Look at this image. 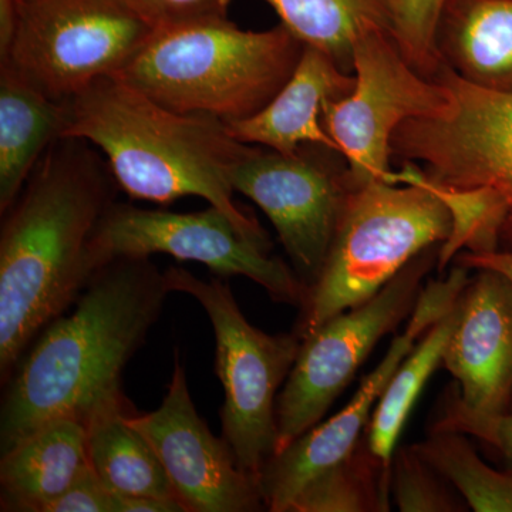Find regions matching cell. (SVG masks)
<instances>
[{
	"instance_id": "277c9868",
	"label": "cell",
	"mask_w": 512,
	"mask_h": 512,
	"mask_svg": "<svg viewBox=\"0 0 512 512\" xmlns=\"http://www.w3.org/2000/svg\"><path fill=\"white\" fill-rule=\"evenodd\" d=\"M450 104L444 113L404 121L392 138L397 165L446 202L453 231L440 245L443 272L460 252L512 251V94L480 89L441 66Z\"/></svg>"
},
{
	"instance_id": "ffe728a7",
	"label": "cell",
	"mask_w": 512,
	"mask_h": 512,
	"mask_svg": "<svg viewBox=\"0 0 512 512\" xmlns=\"http://www.w3.org/2000/svg\"><path fill=\"white\" fill-rule=\"evenodd\" d=\"M84 426L90 466L114 494L177 500L150 441L128 420L124 397L94 410Z\"/></svg>"
},
{
	"instance_id": "f1b7e54d",
	"label": "cell",
	"mask_w": 512,
	"mask_h": 512,
	"mask_svg": "<svg viewBox=\"0 0 512 512\" xmlns=\"http://www.w3.org/2000/svg\"><path fill=\"white\" fill-rule=\"evenodd\" d=\"M116 500L117 494L89 466L47 512H116Z\"/></svg>"
},
{
	"instance_id": "ac0fdd59",
	"label": "cell",
	"mask_w": 512,
	"mask_h": 512,
	"mask_svg": "<svg viewBox=\"0 0 512 512\" xmlns=\"http://www.w3.org/2000/svg\"><path fill=\"white\" fill-rule=\"evenodd\" d=\"M436 47L464 82L512 94V0H446Z\"/></svg>"
},
{
	"instance_id": "6da1fadb",
	"label": "cell",
	"mask_w": 512,
	"mask_h": 512,
	"mask_svg": "<svg viewBox=\"0 0 512 512\" xmlns=\"http://www.w3.org/2000/svg\"><path fill=\"white\" fill-rule=\"evenodd\" d=\"M119 185L89 141L47 150L0 229V375L8 382L30 343L66 313L99 271L94 238Z\"/></svg>"
},
{
	"instance_id": "e0dca14e",
	"label": "cell",
	"mask_w": 512,
	"mask_h": 512,
	"mask_svg": "<svg viewBox=\"0 0 512 512\" xmlns=\"http://www.w3.org/2000/svg\"><path fill=\"white\" fill-rule=\"evenodd\" d=\"M89 466L83 421H47L2 453L0 510L47 512Z\"/></svg>"
},
{
	"instance_id": "83f0119b",
	"label": "cell",
	"mask_w": 512,
	"mask_h": 512,
	"mask_svg": "<svg viewBox=\"0 0 512 512\" xmlns=\"http://www.w3.org/2000/svg\"><path fill=\"white\" fill-rule=\"evenodd\" d=\"M440 414L431 431H458L490 444L498 453L512 463V413L503 416L476 417L461 412L446 396L441 400Z\"/></svg>"
},
{
	"instance_id": "4316f807",
	"label": "cell",
	"mask_w": 512,
	"mask_h": 512,
	"mask_svg": "<svg viewBox=\"0 0 512 512\" xmlns=\"http://www.w3.org/2000/svg\"><path fill=\"white\" fill-rule=\"evenodd\" d=\"M154 32L227 19L232 0H123Z\"/></svg>"
},
{
	"instance_id": "cb8c5ba5",
	"label": "cell",
	"mask_w": 512,
	"mask_h": 512,
	"mask_svg": "<svg viewBox=\"0 0 512 512\" xmlns=\"http://www.w3.org/2000/svg\"><path fill=\"white\" fill-rule=\"evenodd\" d=\"M412 447L453 484L471 511L512 512V463L505 470L491 467L467 434L458 431L430 430L426 440Z\"/></svg>"
},
{
	"instance_id": "52a82bcc",
	"label": "cell",
	"mask_w": 512,
	"mask_h": 512,
	"mask_svg": "<svg viewBox=\"0 0 512 512\" xmlns=\"http://www.w3.org/2000/svg\"><path fill=\"white\" fill-rule=\"evenodd\" d=\"M164 278L170 292L197 299L210 318L217 342L215 373L225 394L222 437L239 467L259 480L278 450V390L298 359L302 339L296 332L268 335L252 326L220 279L205 281L181 266L165 269Z\"/></svg>"
},
{
	"instance_id": "1f68e13d",
	"label": "cell",
	"mask_w": 512,
	"mask_h": 512,
	"mask_svg": "<svg viewBox=\"0 0 512 512\" xmlns=\"http://www.w3.org/2000/svg\"><path fill=\"white\" fill-rule=\"evenodd\" d=\"M16 0H0V57L8 52L15 29Z\"/></svg>"
},
{
	"instance_id": "4dcf8cb0",
	"label": "cell",
	"mask_w": 512,
	"mask_h": 512,
	"mask_svg": "<svg viewBox=\"0 0 512 512\" xmlns=\"http://www.w3.org/2000/svg\"><path fill=\"white\" fill-rule=\"evenodd\" d=\"M116 512H185V510L177 500L117 495Z\"/></svg>"
},
{
	"instance_id": "484cf974",
	"label": "cell",
	"mask_w": 512,
	"mask_h": 512,
	"mask_svg": "<svg viewBox=\"0 0 512 512\" xmlns=\"http://www.w3.org/2000/svg\"><path fill=\"white\" fill-rule=\"evenodd\" d=\"M446 0H392L393 33L407 63L427 79L434 80L441 63L436 47V29Z\"/></svg>"
},
{
	"instance_id": "2e32d148",
	"label": "cell",
	"mask_w": 512,
	"mask_h": 512,
	"mask_svg": "<svg viewBox=\"0 0 512 512\" xmlns=\"http://www.w3.org/2000/svg\"><path fill=\"white\" fill-rule=\"evenodd\" d=\"M355 74L343 72L332 57L305 46L295 72L274 99L247 119L227 121L228 133L249 146L295 154L303 144L339 150L322 124L323 103L352 92Z\"/></svg>"
},
{
	"instance_id": "7c38bea8",
	"label": "cell",
	"mask_w": 512,
	"mask_h": 512,
	"mask_svg": "<svg viewBox=\"0 0 512 512\" xmlns=\"http://www.w3.org/2000/svg\"><path fill=\"white\" fill-rule=\"evenodd\" d=\"M232 187L265 212L293 271L311 289L353 190L343 154L320 144H303L289 156L252 146L232 174Z\"/></svg>"
},
{
	"instance_id": "9a60e30c",
	"label": "cell",
	"mask_w": 512,
	"mask_h": 512,
	"mask_svg": "<svg viewBox=\"0 0 512 512\" xmlns=\"http://www.w3.org/2000/svg\"><path fill=\"white\" fill-rule=\"evenodd\" d=\"M458 303L460 316L443 355L457 384L444 396L470 416H503L512 403L511 282L493 269H477Z\"/></svg>"
},
{
	"instance_id": "30bf717a",
	"label": "cell",
	"mask_w": 512,
	"mask_h": 512,
	"mask_svg": "<svg viewBox=\"0 0 512 512\" xmlns=\"http://www.w3.org/2000/svg\"><path fill=\"white\" fill-rule=\"evenodd\" d=\"M439 248L421 252L372 299L333 316L302 339L298 359L276 400V453L320 423L379 340L412 315L421 282L437 264Z\"/></svg>"
},
{
	"instance_id": "5bb4252c",
	"label": "cell",
	"mask_w": 512,
	"mask_h": 512,
	"mask_svg": "<svg viewBox=\"0 0 512 512\" xmlns=\"http://www.w3.org/2000/svg\"><path fill=\"white\" fill-rule=\"evenodd\" d=\"M128 420L150 441L185 512L265 510L258 478L239 467L228 441L198 416L177 349L163 403L151 413L128 414Z\"/></svg>"
},
{
	"instance_id": "f546056e",
	"label": "cell",
	"mask_w": 512,
	"mask_h": 512,
	"mask_svg": "<svg viewBox=\"0 0 512 512\" xmlns=\"http://www.w3.org/2000/svg\"><path fill=\"white\" fill-rule=\"evenodd\" d=\"M454 264L468 269H493L503 274L512 285V251L490 252V254H473V252H460L454 258ZM512 413V403L510 412Z\"/></svg>"
},
{
	"instance_id": "4fadbf2b",
	"label": "cell",
	"mask_w": 512,
	"mask_h": 512,
	"mask_svg": "<svg viewBox=\"0 0 512 512\" xmlns=\"http://www.w3.org/2000/svg\"><path fill=\"white\" fill-rule=\"evenodd\" d=\"M468 272L470 269L454 265L446 279L430 281L421 289L406 329L393 339L382 362L363 379L348 406L326 423L316 424L266 463L259 477L266 510L289 512L296 495L313 477L356 447L390 379L421 336L453 308L470 282Z\"/></svg>"
},
{
	"instance_id": "d6986e66",
	"label": "cell",
	"mask_w": 512,
	"mask_h": 512,
	"mask_svg": "<svg viewBox=\"0 0 512 512\" xmlns=\"http://www.w3.org/2000/svg\"><path fill=\"white\" fill-rule=\"evenodd\" d=\"M69 101L46 96L0 64V212L18 200L30 175L69 124Z\"/></svg>"
},
{
	"instance_id": "ba28073f",
	"label": "cell",
	"mask_w": 512,
	"mask_h": 512,
	"mask_svg": "<svg viewBox=\"0 0 512 512\" xmlns=\"http://www.w3.org/2000/svg\"><path fill=\"white\" fill-rule=\"evenodd\" d=\"M153 33L123 0H16L12 42L0 64L46 96L70 101L117 76Z\"/></svg>"
},
{
	"instance_id": "8fae6325",
	"label": "cell",
	"mask_w": 512,
	"mask_h": 512,
	"mask_svg": "<svg viewBox=\"0 0 512 512\" xmlns=\"http://www.w3.org/2000/svg\"><path fill=\"white\" fill-rule=\"evenodd\" d=\"M352 92L323 103L322 124L349 168L353 188L392 183V138L404 121L436 117L450 92L407 63L393 33L363 37L353 52Z\"/></svg>"
},
{
	"instance_id": "7a4b0ae2",
	"label": "cell",
	"mask_w": 512,
	"mask_h": 512,
	"mask_svg": "<svg viewBox=\"0 0 512 512\" xmlns=\"http://www.w3.org/2000/svg\"><path fill=\"white\" fill-rule=\"evenodd\" d=\"M170 289L150 258L101 266L74 302L30 343L13 369L0 407V450L47 421L86 423L123 397L121 373L153 328Z\"/></svg>"
},
{
	"instance_id": "44dd1931",
	"label": "cell",
	"mask_w": 512,
	"mask_h": 512,
	"mask_svg": "<svg viewBox=\"0 0 512 512\" xmlns=\"http://www.w3.org/2000/svg\"><path fill=\"white\" fill-rule=\"evenodd\" d=\"M303 46L332 57L353 74V52L363 37L393 33L392 0H264ZM394 35V33H393Z\"/></svg>"
},
{
	"instance_id": "9c48e42d",
	"label": "cell",
	"mask_w": 512,
	"mask_h": 512,
	"mask_svg": "<svg viewBox=\"0 0 512 512\" xmlns=\"http://www.w3.org/2000/svg\"><path fill=\"white\" fill-rule=\"evenodd\" d=\"M271 248V241L249 234L214 205L204 211L173 212L116 201L94 238L99 268L116 258L171 255L200 262L221 278L245 276L275 301L301 308L308 286L284 259L271 255Z\"/></svg>"
},
{
	"instance_id": "7402d4cb",
	"label": "cell",
	"mask_w": 512,
	"mask_h": 512,
	"mask_svg": "<svg viewBox=\"0 0 512 512\" xmlns=\"http://www.w3.org/2000/svg\"><path fill=\"white\" fill-rule=\"evenodd\" d=\"M458 316L460 303L457 299L453 308L421 336L377 402L365 434L373 453L389 466H392L397 441L421 390L436 372L437 366L443 363L444 350L456 329Z\"/></svg>"
},
{
	"instance_id": "8992f818",
	"label": "cell",
	"mask_w": 512,
	"mask_h": 512,
	"mask_svg": "<svg viewBox=\"0 0 512 512\" xmlns=\"http://www.w3.org/2000/svg\"><path fill=\"white\" fill-rule=\"evenodd\" d=\"M451 231L446 202L420 180L413 163L399 164L392 183L353 188L322 272L301 306L299 338L372 299L417 255L446 242Z\"/></svg>"
},
{
	"instance_id": "5b68a950",
	"label": "cell",
	"mask_w": 512,
	"mask_h": 512,
	"mask_svg": "<svg viewBox=\"0 0 512 512\" xmlns=\"http://www.w3.org/2000/svg\"><path fill=\"white\" fill-rule=\"evenodd\" d=\"M305 46L279 23L254 32L227 19L154 32L117 79L180 113L254 116L295 72Z\"/></svg>"
},
{
	"instance_id": "603a6c76",
	"label": "cell",
	"mask_w": 512,
	"mask_h": 512,
	"mask_svg": "<svg viewBox=\"0 0 512 512\" xmlns=\"http://www.w3.org/2000/svg\"><path fill=\"white\" fill-rule=\"evenodd\" d=\"M390 500L392 466L373 453L363 434L348 456L302 488L289 512H387Z\"/></svg>"
},
{
	"instance_id": "d4e9b609",
	"label": "cell",
	"mask_w": 512,
	"mask_h": 512,
	"mask_svg": "<svg viewBox=\"0 0 512 512\" xmlns=\"http://www.w3.org/2000/svg\"><path fill=\"white\" fill-rule=\"evenodd\" d=\"M392 498L402 512H466L464 498L412 446L394 451Z\"/></svg>"
},
{
	"instance_id": "3957f363",
	"label": "cell",
	"mask_w": 512,
	"mask_h": 512,
	"mask_svg": "<svg viewBox=\"0 0 512 512\" xmlns=\"http://www.w3.org/2000/svg\"><path fill=\"white\" fill-rule=\"evenodd\" d=\"M69 104L63 137L100 150L128 197L161 205L204 198L249 234L271 241L234 200L232 174L252 146L235 140L225 121L168 109L114 76L90 84Z\"/></svg>"
}]
</instances>
